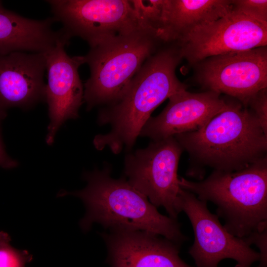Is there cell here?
Instances as JSON below:
<instances>
[{
  "label": "cell",
  "mask_w": 267,
  "mask_h": 267,
  "mask_svg": "<svg viewBox=\"0 0 267 267\" xmlns=\"http://www.w3.org/2000/svg\"><path fill=\"white\" fill-rule=\"evenodd\" d=\"M181 56L178 48H167L155 52L143 63L123 97L101 111L98 122L110 124L109 133L98 134L95 147L110 148L115 154L131 149L153 110L167 98L186 86L176 75Z\"/></svg>",
  "instance_id": "obj_1"
},
{
  "label": "cell",
  "mask_w": 267,
  "mask_h": 267,
  "mask_svg": "<svg viewBox=\"0 0 267 267\" xmlns=\"http://www.w3.org/2000/svg\"><path fill=\"white\" fill-rule=\"evenodd\" d=\"M84 178L88 183L85 188L65 191L58 196L73 195L83 201L86 213L80 224L84 231L89 230L93 223H98L110 230L150 232L180 246L187 240L176 219L159 213L125 178H112L109 167L86 173Z\"/></svg>",
  "instance_id": "obj_2"
},
{
  "label": "cell",
  "mask_w": 267,
  "mask_h": 267,
  "mask_svg": "<svg viewBox=\"0 0 267 267\" xmlns=\"http://www.w3.org/2000/svg\"><path fill=\"white\" fill-rule=\"evenodd\" d=\"M174 137L198 163L215 170H240L267 157V133L240 102H227L198 130Z\"/></svg>",
  "instance_id": "obj_3"
},
{
  "label": "cell",
  "mask_w": 267,
  "mask_h": 267,
  "mask_svg": "<svg viewBox=\"0 0 267 267\" xmlns=\"http://www.w3.org/2000/svg\"><path fill=\"white\" fill-rule=\"evenodd\" d=\"M180 187L217 207L224 228L245 239L267 230V157L235 171L214 170L205 179L179 178Z\"/></svg>",
  "instance_id": "obj_4"
},
{
  "label": "cell",
  "mask_w": 267,
  "mask_h": 267,
  "mask_svg": "<svg viewBox=\"0 0 267 267\" xmlns=\"http://www.w3.org/2000/svg\"><path fill=\"white\" fill-rule=\"evenodd\" d=\"M159 42L154 31L139 25L90 46L83 56L90 72L84 86L87 109L119 101Z\"/></svg>",
  "instance_id": "obj_5"
},
{
  "label": "cell",
  "mask_w": 267,
  "mask_h": 267,
  "mask_svg": "<svg viewBox=\"0 0 267 267\" xmlns=\"http://www.w3.org/2000/svg\"><path fill=\"white\" fill-rule=\"evenodd\" d=\"M145 148L128 154L125 174L128 181L156 207H163L176 219L180 189L178 170L183 148L174 136L153 140Z\"/></svg>",
  "instance_id": "obj_6"
},
{
  "label": "cell",
  "mask_w": 267,
  "mask_h": 267,
  "mask_svg": "<svg viewBox=\"0 0 267 267\" xmlns=\"http://www.w3.org/2000/svg\"><path fill=\"white\" fill-rule=\"evenodd\" d=\"M176 206L178 213L183 212L191 222L194 239L189 253L197 267H218L225 259L235 260L238 267H251L260 261V253L229 233L209 211L207 202L193 193L181 188Z\"/></svg>",
  "instance_id": "obj_7"
},
{
  "label": "cell",
  "mask_w": 267,
  "mask_h": 267,
  "mask_svg": "<svg viewBox=\"0 0 267 267\" xmlns=\"http://www.w3.org/2000/svg\"><path fill=\"white\" fill-rule=\"evenodd\" d=\"M177 42L181 57L195 63L209 57L266 46L267 22L232 9L216 20L193 27Z\"/></svg>",
  "instance_id": "obj_8"
},
{
  "label": "cell",
  "mask_w": 267,
  "mask_h": 267,
  "mask_svg": "<svg viewBox=\"0 0 267 267\" xmlns=\"http://www.w3.org/2000/svg\"><path fill=\"white\" fill-rule=\"evenodd\" d=\"M52 18L70 39L79 37L90 47L140 25L131 0H50Z\"/></svg>",
  "instance_id": "obj_9"
},
{
  "label": "cell",
  "mask_w": 267,
  "mask_h": 267,
  "mask_svg": "<svg viewBox=\"0 0 267 267\" xmlns=\"http://www.w3.org/2000/svg\"><path fill=\"white\" fill-rule=\"evenodd\" d=\"M200 79L209 90L226 94L246 106L267 89V47L211 57L203 64Z\"/></svg>",
  "instance_id": "obj_10"
},
{
  "label": "cell",
  "mask_w": 267,
  "mask_h": 267,
  "mask_svg": "<svg viewBox=\"0 0 267 267\" xmlns=\"http://www.w3.org/2000/svg\"><path fill=\"white\" fill-rule=\"evenodd\" d=\"M69 41H59L44 52L47 82L44 100L48 106L49 124L46 142L51 145L60 127L67 120L78 117L84 101V86L78 69L84 64L83 56H70L65 50Z\"/></svg>",
  "instance_id": "obj_11"
},
{
  "label": "cell",
  "mask_w": 267,
  "mask_h": 267,
  "mask_svg": "<svg viewBox=\"0 0 267 267\" xmlns=\"http://www.w3.org/2000/svg\"><path fill=\"white\" fill-rule=\"evenodd\" d=\"M169 99L165 108L157 116L149 119L139 135L158 140L197 131L227 104L220 93L211 90L192 93L183 89Z\"/></svg>",
  "instance_id": "obj_12"
},
{
  "label": "cell",
  "mask_w": 267,
  "mask_h": 267,
  "mask_svg": "<svg viewBox=\"0 0 267 267\" xmlns=\"http://www.w3.org/2000/svg\"><path fill=\"white\" fill-rule=\"evenodd\" d=\"M102 233L111 267H192L179 256L180 246L161 236L139 230Z\"/></svg>",
  "instance_id": "obj_13"
},
{
  "label": "cell",
  "mask_w": 267,
  "mask_h": 267,
  "mask_svg": "<svg viewBox=\"0 0 267 267\" xmlns=\"http://www.w3.org/2000/svg\"><path fill=\"white\" fill-rule=\"evenodd\" d=\"M45 70L44 53L0 54V110L27 109L44 100Z\"/></svg>",
  "instance_id": "obj_14"
},
{
  "label": "cell",
  "mask_w": 267,
  "mask_h": 267,
  "mask_svg": "<svg viewBox=\"0 0 267 267\" xmlns=\"http://www.w3.org/2000/svg\"><path fill=\"white\" fill-rule=\"evenodd\" d=\"M52 17L35 20L4 8L0 2V54L21 51L44 53L61 40H68L62 29L54 31Z\"/></svg>",
  "instance_id": "obj_15"
},
{
  "label": "cell",
  "mask_w": 267,
  "mask_h": 267,
  "mask_svg": "<svg viewBox=\"0 0 267 267\" xmlns=\"http://www.w3.org/2000/svg\"><path fill=\"white\" fill-rule=\"evenodd\" d=\"M232 9L229 0H163L158 37L163 42H177L193 27L216 20Z\"/></svg>",
  "instance_id": "obj_16"
},
{
  "label": "cell",
  "mask_w": 267,
  "mask_h": 267,
  "mask_svg": "<svg viewBox=\"0 0 267 267\" xmlns=\"http://www.w3.org/2000/svg\"><path fill=\"white\" fill-rule=\"evenodd\" d=\"M9 234L0 231V267H26L33 256L25 250L15 248L10 244Z\"/></svg>",
  "instance_id": "obj_17"
},
{
  "label": "cell",
  "mask_w": 267,
  "mask_h": 267,
  "mask_svg": "<svg viewBox=\"0 0 267 267\" xmlns=\"http://www.w3.org/2000/svg\"><path fill=\"white\" fill-rule=\"evenodd\" d=\"M232 9L267 22V0H232Z\"/></svg>",
  "instance_id": "obj_18"
},
{
  "label": "cell",
  "mask_w": 267,
  "mask_h": 267,
  "mask_svg": "<svg viewBox=\"0 0 267 267\" xmlns=\"http://www.w3.org/2000/svg\"><path fill=\"white\" fill-rule=\"evenodd\" d=\"M246 106L253 112L264 131L267 133V89H263L251 98Z\"/></svg>",
  "instance_id": "obj_19"
},
{
  "label": "cell",
  "mask_w": 267,
  "mask_h": 267,
  "mask_svg": "<svg viewBox=\"0 0 267 267\" xmlns=\"http://www.w3.org/2000/svg\"><path fill=\"white\" fill-rule=\"evenodd\" d=\"M4 117L0 116V122ZM18 165L16 161L10 157L6 153L2 142L0 131V167L4 169H11Z\"/></svg>",
  "instance_id": "obj_20"
},
{
  "label": "cell",
  "mask_w": 267,
  "mask_h": 267,
  "mask_svg": "<svg viewBox=\"0 0 267 267\" xmlns=\"http://www.w3.org/2000/svg\"><path fill=\"white\" fill-rule=\"evenodd\" d=\"M0 115L5 117L6 116V111H2L0 110Z\"/></svg>",
  "instance_id": "obj_21"
}]
</instances>
